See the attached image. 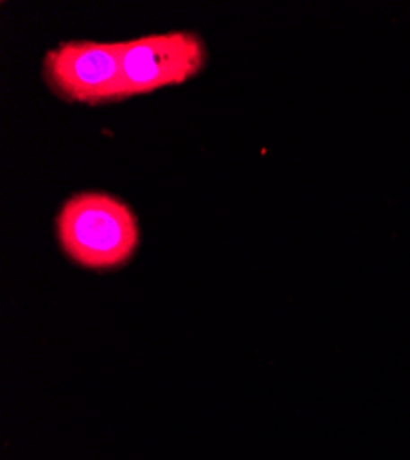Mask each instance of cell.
I'll use <instances>...</instances> for the list:
<instances>
[{
    "mask_svg": "<svg viewBox=\"0 0 410 460\" xmlns=\"http://www.w3.org/2000/svg\"><path fill=\"white\" fill-rule=\"evenodd\" d=\"M206 58L203 37L186 30L149 33L124 41L126 98L190 82L205 68Z\"/></svg>",
    "mask_w": 410,
    "mask_h": 460,
    "instance_id": "obj_3",
    "label": "cell"
},
{
    "mask_svg": "<svg viewBox=\"0 0 410 460\" xmlns=\"http://www.w3.org/2000/svg\"><path fill=\"white\" fill-rule=\"evenodd\" d=\"M124 41H65L45 54L43 75L50 91L68 102L101 105L126 100Z\"/></svg>",
    "mask_w": 410,
    "mask_h": 460,
    "instance_id": "obj_2",
    "label": "cell"
},
{
    "mask_svg": "<svg viewBox=\"0 0 410 460\" xmlns=\"http://www.w3.org/2000/svg\"><path fill=\"white\" fill-rule=\"evenodd\" d=\"M56 236L65 256L89 271H117L140 243L133 208L107 191L70 196L56 216Z\"/></svg>",
    "mask_w": 410,
    "mask_h": 460,
    "instance_id": "obj_1",
    "label": "cell"
}]
</instances>
